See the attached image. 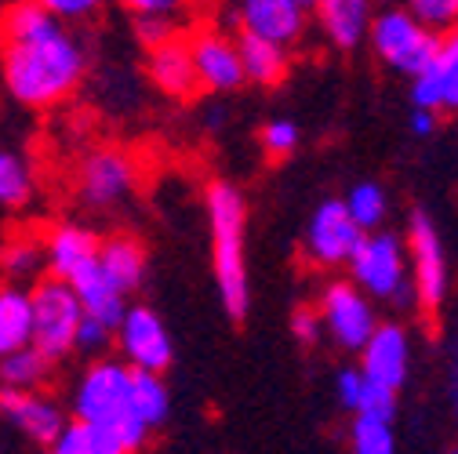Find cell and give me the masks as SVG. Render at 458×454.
<instances>
[{"mask_svg": "<svg viewBox=\"0 0 458 454\" xmlns=\"http://www.w3.org/2000/svg\"><path fill=\"white\" fill-rule=\"evenodd\" d=\"M40 269H44L40 240H33V237H15L12 244L0 248V273H4L12 283L33 280Z\"/></svg>", "mask_w": 458, "mask_h": 454, "instance_id": "obj_30", "label": "cell"}, {"mask_svg": "<svg viewBox=\"0 0 458 454\" xmlns=\"http://www.w3.org/2000/svg\"><path fill=\"white\" fill-rule=\"evenodd\" d=\"M128 389H131V367L124 360H102L98 357L95 364H88L81 371V378L73 385V396H70L73 418L117 429L121 422L131 418Z\"/></svg>", "mask_w": 458, "mask_h": 454, "instance_id": "obj_6", "label": "cell"}, {"mask_svg": "<svg viewBox=\"0 0 458 454\" xmlns=\"http://www.w3.org/2000/svg\"><path fill=\"white\" fill-rule=\"evenodd\" d=\"M350 447H353V454H396V433H393V422L353 415V425H350Z\"/></svg>", "mask_w": 458, "mask_h": 454, "instance_id": "obj_31", "label": "cell"}, {"mask_svg": "<svg viewBox=\"0 0 458 454\" xmlns=\"http://www.w3.org/2000/svg\"><path fill=\"white\" fill-rule=\"evenodd\" d=\"M47 374H51V360H44L33 346L0 357V389H40Z\"/></svg>", "mask_w": 458, "mask_h": 454, "instance_id": "obj_27", "label": "cell"}, {"mask_svg": "<svg viewBox=\"0 0 458 454\" xmlns=\"http://www.w3.org/2000/svg\"><path fill=\"white\" fill-rule=\"evenodd\" d=\"M33 167L22 153L0 146V207H22L33 197Z\"/></svg>", "mask_w": 458, "mask_h": 454, "instance_id": "obj_28", "label": "cell"}, {"mask_svg": "<svg viewBox=\"0 0 458 454\" xmlns=\"http://www.w3.org/2000/svg\"><path fill=\"white\" fill-rule=\"evenodd\" d=\"M70 288H73V295H77L84 316H91V320H98V324H106V327H117V320H121L128 298L102 276L98 265H88L84 273H77V276L70 280Z\"/></svg>", "mask_w": 458, "mask_h": 454, "instance_id": "obj_22", "label": "cell"}, {"mask_svg": "<svg viewBox=\"0 0 458 454\" xmlns=\"http://www.w3.org/2000/svg\"><path fill=\"white\" fill-rule=\"evenodd\" d=\"M440 37L444 33L422 26L408 8H386L371 15L368 33H364V40H371V51L378 59L404 77H415L433 59L440 47Z\"/></svg>", "mask_w": 458, "mask_h": 454, "instance_id": "obj_5", "label": "cell"}, {"mask_svg": "<svg viewBox=\"0 0 458 454\" xmlns=\"http://www.w3.org/2000/svg\"><path fill=\"white\" fill-rule=\"evenodd\" d=\"M408 12L422 26H429L437 33H447L458 19V0H408Z\"/></svg>", "mask_w": 458, "mask_h": 454, "instance_id": "obj_32", "label": "cell"}, {"mask_svg": "<svg viewBox=\"0 0 458 454\" xmlns=\"http://www.w3.org/2000/svg\"><path fill=\"white\" fill-rule=\"evenodd\" d=\"M95 265L102 269V276L117 288L124 298L131 291L142 288V280H146V248L135 240V237H106L98 240V255H95Z\"/></svg>", "mask_w": 458, "mask_h": 454, "instance_id": "obj_19", "label": "cell"}, {"mask_svg": "<svg viewBox=\"0 0 458 454\" xmlns=\"http://www.w3.org/2000/svg\"><path fill=\"white\" fill-rule=\"evenodd\" d=\"M124 12H131V19L139 15H160V19H175L179 12L190 8V0H117Z\"/></svg>", "mask_w": 458, "mask_h": 454, "instance_id": "obj_36", "label": "cell"}, {"mask_svg": "<svg viewBox=\"0 0 458 454\" xmlns=\"http://www.w3.org/2000/svg\"><path fill=\"white\" fill-rule=\"evenodd\" d=\"M408 265H411L408 280L415 291V306L429 316L440 313L447 298V255L437 222L426 211H415L408 225Z\"/></svg>", "mask_w": 458, "mask_h": 454, "instance_id": "obj_7", "label": "cell"}, {"mask_svg": "<svg viewBox=\"0 0 458 454\" xmlns=\"http://www.w3.org/2000/svg\"><path fill=\"white\" fill-rule=\"evenodd\" d=\"M350 280L378 302H393L400 309L415 306V291H411V280H408V251L400 244V237L371 230L357 240L353 255L346 258Z\"/></svg>", "mask_w": 458, "mask_h": 454, "instance_id": "obj_3", "label": "cell"}, {"mask_svg": "<svg viewBox=\"0 0 458 454\" xmlns=\"http://www.w3.org/2000/svg\"><path fill=\"white\" fill-rule=\"evenodd\" d=\"M128 411L135 422H142L149 433L157 425L167 422V411H171V392L164 385L160 374L153 371H135L131 367V389H128Z\"/></svg>", "mask_w": 458, "mask_h": 454, "instance_id": "obj_25", "label": "cell"}, {"mask_svg": "<svg viewBox=\"0 0 458 454\" xmlns=\"http://www.w3.org/2000/svg\"><path fill=\"white\" fill-rule=\"evenodd\" d=\"M33 4L70 26V22H88V19H95V15L106 8V0H33Z\"/></svg>", "mask_w": 458, "mask_h": 454, "instance_id": "obj_34", "label": "cell"}, {"mask_svg": "<svg viewBox=\"0 0 458 454\" xmlns=\"http://www.w3.org/2000/svg\"><path fill=\"white\" fill-rule=\"evenodd\" d=\"M146 70H149V80H153L167 98L186 102V98H193V95L200 91L197 73H193V63H190V47H186L182 37H171V40L149 47Z\"/></svg>", "mask_w": 458, "mask_h": 454, "instance_id": "obj_18", "label": "cell"}, {"mask_svg": "<svg viewBox=\"0 0 458 454\" xmlns=\"http://www.w3.org/2000/svg\"><path fill=\"white\" fill-rule=\"evenodd\" d=\"M371 4L375 0H317L313 12L320 15V26L338 51H353L364 40L368 22L375 15Z\"/></svg>", "mask_w": 458, "mask_h": 454, "instance_id": "obj_21", "label": "cell"}, {"mask_svg": "<svg viewBox=\"0 0 458 454\" xmlns=\"http://www.w3.org/2000/svg\"><path fill=\"white\" fill-rule=\"evenodd\" d=\"M237 26L241 33L292 47L295 40H302L306 8L299 0H237Z\"/></svg>", "mask_w": 458, "mask_h": 454, "instance_id": "obj_15", "label": "cell"}, {"mask_svg": "<svg viewBox=\"0 0 458 454\" xmlns=\"http://www.w3.org/2000/svg\"><path fill=\"white\" fill-rule=\"evenodd\" d=\"M40 255H44V273L55 280H73L77 273H84L88 265H95L98 255V237L84 225L63 222V225H51L47 237L40 240Z\"/></svg>", "mask_w": 458, "mask_h": 454, "instance_id": "obj_17", "label": "cell"}, {"mask_svg": "<svg viewBox=\"0 0 458 454\" xmlns=\"http://www.w3.org/2000/svg\"><path fill=\"white\" fill-rule=\"evenodd\" d=\"M30 346V291L19 283L0 288V357Z\"/></svg>", "mask_w": 458, "mask_h": 454, "instance_id": "obj_26", "label": "cell"}, {"mask_svg": "<svg viewBox=\"0 0 458 454\" xmlns=\"http://www.w3.org/2000/svg\"><path fill=\"white\" fill-rule=\"evenodd\" d=\"M447 454H454V450H447Z\"/></svg>", "mask_w": 458, "mask_h": 454, "instance_id": "obj_41", "label": "cell"}, {"mask_svg": "<svg viewBox=\"0 0 458 454\" xmlns=\"http://www.w3.org/2000/svg\"><path fill=\"white\" fill-rule=\"evenodd\" d=\"M299 4H302L306 12H313V4H317V0H299Z\"/></svg>", "mask_w": 458, "mask_h": 454, "instance_id": "obj_40", "label": "cell"}, {"mask_svg": "<svg viewBox=\"0 0 458 454\" xmlns=\"http://www.w3.org/2000/svg\"><path fill=\"white\" fill-rule=\"evenodd\" d=\"M208 222H211V262L222 306L233 320L248 313V255H244V230H248V204L237 186L211 182L208 186Z\"/></svg>", "mask_w": 458, "mask_h": 454, "instance_id": "obj_2", "label": "cell"}, {"mask_svg": "<svg viewBox=\"0 0 458 454\" xmlns=\"http://www.w3.org/2000/svg\"><path fill=\"white\" fill-rule=\"evenodd\" d=\"M262 149L273 156V160H284L299 149V124L295 121H269L262 128Z\"/></svg>", "mask_w": 458, "mask_h": 454, "instance_id": "obj_33", "label": "cell"}, {"mask_svg": "<svg viewBox=\"0 0 458 454\" xmlns=\"http://www.w3.org/2000/svg\"><path fill=\"white\" fill-rule=\"evenodd\" d=\"M81 302L66 280L44 276L33 283L30 291V346L44 360H66L77 342V327H81Z\"/></svg>", "mask_w": 458, "mask_h": 454, "instance_id": "obj_4", "label": "cell"}, {"mask_svg": "<svg viewBox=\"0 0 458 454\" xmlns=\"http://www.w3.org/2000/svg\"><path fill=\"white\" fill-rule=\"evenodd\" d=\"M411 98L422 109L440 113H454L458 105V40L451 33L440 37V47L433 59L411 77Z\"/></svg>", "mask_w": 458, "mask_h": 454, "instance_id": "obj_16", "label": "cell"}, {"mask_svg": "<svg viewBox=\"0 0 458 454\" xmlns=\"http://www.w3.org/2000/svg\"><path fill=\"white\" fill-rule=\"evenodd\" d=\"M139 182V172L128 153L121 149H95L81 160L77 172V197L95 207V211H109L131 197Z\"/></svg>", "mask_w": 458, "mask_h": 454, "instance_id": "obj_10", "label": "cell"}, {"mask_svg": "<svg viewBox=\"0 0 458 454\" xmlns=\"http://www.w3.org/2000/svg\"><path fill=\"white\" fill-rule=\"evenodd\" d=\"M437 124H440V117L433 109H422V105H415V113H411V128H415V135H433L437 131Z\"/></svg>", "mask_w": 458, "mask_h": 454, "instance_id": "obj_39", "label": "cell"}, {"mask_svg": "<svg viewBox=\"0 0 458 454\" xmlns=\"http://www.w3.org/2000/svg\"><path fill=\"white\" fill-rule=\"evenodd\" d=\"M47 454H128V447L121 443L117 429H106V425H91L81 418H66V425L59 429L47 443Z\"/></svg>", "mask_w": 458, "mask_h": 454, "instance_id": "obj_24", "label": "cell"}, {"mask_svg": "<svg viewBox=\"0 0 458 454\" xmlns=\"http://www.w3.org/2000/svg\"><path fill=\"white\" fill-rule=\"evenodd\" d=\"M0 418L26 440L47 447L66 425V411L40 389H0Z\"/></svg>", "mask_w": 458, "mask_h": 454, "instance_id": "obj_14", "label": "cell"}, {"mask_svg": "<svg viewBox=\"0 0 458 454\" xmlns=\"http://www.w3.org/2000/svg\"><path fill=\"white\" fill-rule=\"evenodd\" d=\"M109 342H113V327H106V324H98V320H91V316H81L73 349H81V353H88V357H102Z\"/></svg>", "mask_w": 458, "mask_h": 454, "instance_id": "obj_35", "label": "cell"}, {"mask_svg": "<svg viewBox=\"0 0 458 454\" xmlns=\"http://www.w3.org/2000/svg\"><path fill=\"white\" fill-rule=\"evenodd\" d=\"M190 63L197 73V84L204 91H237L244 84V70H241V55H237V40L222 33V29H197L190 40Z\"/></svg>", "mask_w": 458, "mask_h": 454, "instance_id": "obj_11", "label": "cell"}, {"mask_svg": "<svg viewBox=\"0 0 458 454\" xmlns=\"http://www.w3.org/2000/svg\"><path fill=\"white\" fill-rule=\"evenodd\" d=\"M364 233L357 230V222L350 218L346 204L342 200H324L313 218H310V230H306V258L313 265H346V258L353 255L357 240Z\"/></svg>", "mask_w": 458, "mask_h": 454, "instance_id": "obj_12", "label": "cell"}, {"mask_svg": "<svg viewBox=\"0 0 458 454\" xmlns=\"http://www.w3.org/2000/svg\"><path fill=\"white\" fill-rule=\"evenodd\" d=\"M84 70V44L66 22L37 8L33 0H12L0 12V77L19 105H59L81 88Z\"/></svg>", "mask_w": 458, "mask_h": 454, "instance_id": "obj_1", "label": "cell"}, {"mask_svg": "<svg viewBox=\"0 0 458 454\" xmlns=\"http://www.w3.org/2000/svg\"><path fill=\"white\" fill-rule=\"evenodd\" d=\"M237 55H241V70L244 80L259 84V88H276L284 77H288V47H280L273 40L241 33L237 37Z\"/></svg>", "mask_w": 458, "mask_h": 454, "instance_id": "obj_23", "label": "cell"}, {"mask_svg": "<svg viewBox=\"0 0 458 454\" xmlns=\"http://www.w3.org/2000/svg\"><path fill=\"white\" fill-rule=\"evenodd\" d=\"M360 353V374L386 385V389H404L408 374H411V338L408 327L400 324H375V331L368 334V342L357 349Z\"/></svg>", "mask_w": 458, "mask_h": 454, "instance_id": "obj_13", "label": "cell"}, {"mask_svg": "<svg viewBox=\"0 0 458 454\" xmlns=\"http://www.w3.org/2000/svg\"><path fill=\"white\" fill-rule=\"evenodd\" d=\"M335 389H338V404L350 415L382 418V422H393V415H396V389H386V385L364 378L357 367L338 371Z\"/></svg>", "mask_w": 458, "mask_h": 454, "instance_id": "obj_20", "label": "cell"}, {"mask_svg": "<svg viewBox=\"0 0 458 454\" xmlns=\"http://www.w3.org/2000/svg\"><path fill=\"white\" fill-rule=\"evenodd\" d=\"M342 204H346V211L357 222L360 233L382 230V222L389 214V197H386V189L378 182H357L346 197H342Z\"/></svg>", "mask_w": 458, "mask_h": 454, "instance_id": "obj_29", "label": "cell"}, {"mask_svg": "<svg viewBox=\"0 0 458 454\" xmlns=\"http://www.w3.org/2000/svg\"><path fill=\"white\" fill-rule=\"evenodd\" d=\"M317 313H320L324 331L331 334V342L346 353H357L378 324L375 298H368L353 280H331L320 295Z\"/></svg>", "mask_w": 458, "mask_h": 454, "instance_id": "obj_9", "label": "cell"}, {"mask_svg": "<svg viewBox=\"0 0 458 454\" xmlns=\"http://www.w3.org/2000/svg\"><path fill=\"white\" fill-rule=\"evenodd\" d=\"M292 334L299 338L302 346H317V342H320L324 324H320V313H317V306H299V309L292 313Z\"/></svg>", "mask_w": 458, "mask_h": 454, "instance_id": "obj_37", "label": "cell"}, {"mask_svg": "<svg viewBox=\"0 0 458 454\" xmlns=\"http://www.w3.org/2000/svg\"><path fill=\"white\" fill-rule=\"evenodd\" d=\"M113 338H117L124 364L135 367V371L164 374L171 367V360H175L171 331L160 320V313L149 309V306H124L117 327H113Z\"/></svg>", "mask_w": 458, "mask_h": 454, "instance_id": "obj_8", "label": "cell"}, {"mask_svg": "<svg viewBox=\"0 0 458 454\" xmlns=\"http://www.w3.org/2000/svg\"><path fill=\"white\" fill-rule=\"evenodd\" d=\"M135 37L146 44V47H157L164 40L175 37V19H160V15H139L135 19Z\"/></svg>", "mask_w": 458, "mask_h": 454, "instance_id": "obj_38", "label": "cell"}]
</instances>
